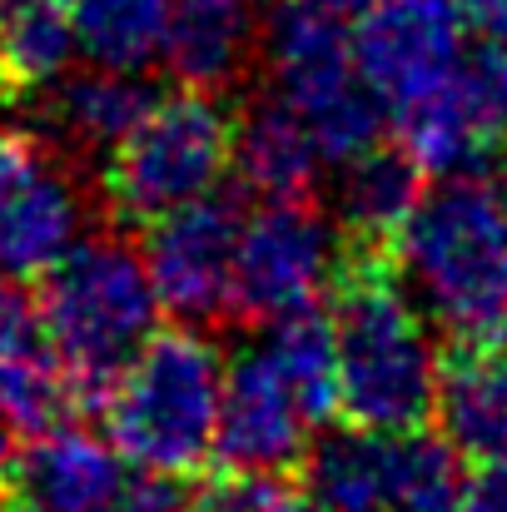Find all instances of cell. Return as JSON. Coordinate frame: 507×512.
<instances>
[{"label":"cell","instance_id":"obj_1","mask_svg":"<svg viewBox=\"0 0 507 512\" xmlns=\"http://www.w3.org/2000/svg\"><path fill=\"white\" fill-rule=\"evenodd\" d=\"M338 413L373 433H418L438 423L443 358L428 334L423 304L398 269V254L343 249L334 284Z\"/></svg>","mask_w":507,"mask_h":512},{"label":"cell","instance_id":"obj_2","mask_svg":"<svg viewBox=\"0 0 507 512\" xmlns=\"http://www.w3.org/2000/svg\"><path fill=\"white\" fill-rule=\"evenodd\" d=\"M398 269L448 343L507 339V160L438 174L398 239Z\"/></svg>","mask_w":507,"mask_h":512},{"label":"cell","instance_id":"obj_3","mask_svg":"<svg viewBox=\"0 0 507 512\" xmlns=\"http://www.w3.org/2000/svg\"><path fill=\"white\" fill-rule=\"evenodd\" d=\"M100 408L125 463L155 478H194L214 463L224 408V358L209 329H155Z\"/></svg>","mask_w":507,"mask_h":512},{"label":"cell","instance_id":"obj_4","mask_svg":"<svg viewBox=\"0 0 507 512\" xmlns=\"http://www.w3.org/2000/svg\"><path fill=\"white\" fill-rule=\"evenodd\" d=\"M40 309L85 403H105L125 363L160 329V294L145 249L115 234H90L65 249L40 284Z\"/></svg>","mask_w":507,"mask_h":512},{"label":"cell","instance_id":"obj_5","mask_svg":"<svg viewBox=\"0 0 507 512\" xmlns=\"http://www.w3.org/2000/svg\"><path fill=\"white\" fill-rule=\"evenodd\" d=\"M239 115L209 90H174L105 155V209L125 224H150L179 204H194L234 170Z\"/></svg>","mask_w":507,"mask_h":512},{"label":"cell","instance_id":"obj_6","mask_svg":"<svg viewBox=\"0 0 507 512\" xmlns=\"http://www.w3.org/2000/svg\"><path fill=\"white\" fill-rule=\"evenodd\" d=\"M264 65L269 90L314 130L329 165H348L383 140L388 105L368 85L343 15L289 0L264 25Z\"/></svg>","mask_w":507,"mask_h":512},{"label":"cell","instance_id":"obj_7","mask_svg":"<svg viewBox=\"0 0 507 512\" xmlns=\"http://www.w3.org/2000/svg\"><path fill=\"white\" fill-rule=\"evenodd\" d=\"M388 125L423 174L483 170L507 160V45H468L463 60L413 105L393 110Z\"/></svg>","mask_w":507,"mask_h":512},{"label":"cell","instance_id":"obj_8","mask_svg":"<svg viewBox=\"0 0 507 512\" xmlns=\"http://www.w3.org/2000/svg\"><path fill=\"white\" fill-rule=\"evenodd\" d=\"M343 264L338 224L314 199H274L244 219L234 264V319L264 329L294 309L319 304Z\"/></svg>","mask_w":507,"mask_h":512},{"label":"cell","instance_id":"obj_9","mask_svg":"<svg viewBox=\"0 0 507 512\" xmlns=\"http://www.w3.org/2000/svg\"><path fill=\"white\" fill-rule=\"evenodd\" d=\"M239 234H244L239 194H219V189L145 224L140 249L165 314L194 329H219L234 319Z\"/></svg>","mask_w":507,"mask_h":512},{"label":"cell","instance_id":"obj_10","mask_svg":"<svg viewBox=\"0 0 507 512\" xmlns=\"http://www.w3.org/2000/svg\"><path fill=\"white\" fill-rule=\"evenodd\" d=\"M75 155L25 130H0V274H45L85 229Z\"/></svg>","mask_w":507,"mask_h":512},{"label":"cell","instance_id":"obj_11","mask_svg":"<svg viewBox=\"0 0 507 512\" xmlns=\"http://www.w3.org/2000/svg\"><path fill=\"white\" fill-rule=\"evenodd\" d=\"M324 423L314 418L304 388L279 363L269 339L249 343L224 368V408H219V468L244 473H294L304 468Z\"/></svg>","mask_w":507,"mask_h":512},{"label":"cell","instance_id":"obj_12","mask_svg":"<svg viewBox=\"0 0 507 512\" xmlns=\"http://www.w3.org/2000/svg\"><path fill=\"white\" fill-rule=\"evenodd\" d=\"M468 25V0H373L358 15V65L368 85L383 95L388 120L463 60Z\"/></svg>","mask_w":507,"mask_h":512},{"label":"cell","instance_id":"obj_13","mask_svg":"<svg viewBox=\"0 0 507 512\" xmlns=\"http://www.w3.org/2000/svg\"><path fill=\"white\" fill-rule=\"evenodd\" d=\"M75 408H85V393L50 339L40 294H30L25 279L0 274V418L20 438H40L65 428Z\"/></svg>","mask_w":507,"mask_h":512},{"label":"cell","instance_id":"obj_14","mask_svg":"<svg viewBox=\"0 0 507 512\" xmlns=\"http://www.w3.org/2000/svg\"><path fill=\"white\" fill-rule=\"evenodd\" d=\"M125 453L75 423L30 438L5 483V512H120Z\"/></svg>","mask_w":507,"mask_h":512},{"label":"cell","instance_id":"obj_15","mask_svg":"<svg viewBox=\"0 0 507 512\" xmlns=\"http://www.w3.org/2000/svg\"><path fill=\"white\" fill-rule=\"evenodd\" d=\"M160 60L179 85L224 95L264 60V25L249 0H174Z\"/></svg>","mask_w":507,"mask_h":512},{"label":"cell","instance_id":"obj_16","mask_svg":"<svg viewBox=\"0 0 507 512\" xmlns=\"http://www.w3.org/2000/svg\"><path fill=\"white\" fill-rule=\"evenodd\" d=\"M334 224L353 254H398V239L423 204V165L403 145H373L338 165Z\"/></svg>","mask_w":507,"mask_h":512},{"label":"cell","instance_id":"obj_17","mask_svg":"<svg viewBox=\"0 0 507 512\" xmlns=\"http://www.w3.org/2000/svg\"><path fill=\"white\" fill-rule=\"evenodd\" d=\"M160 95L140 80V70H115V65H85L65 70L45 90V115L55 125L60 150L70 155H110L155 105Z\"/></svg>","mask_w":507,"mask_h":512},{"label":"cell","instance_id":"obj_18","mask_svg":"<svg viewBox=\"0 0 507 512\" xmlns=\"http://www.w3.org/2000/svg\"><path fill=\"white\" fill-rule=\"evenodd\" d=\"M324 150L314 130L269 90L239 115V140H234V179L239 194L274 204V199H314Z\"/></svg>","mask_w":507,"mask_h":512},{"label":"cell","instance_id":"obj_19","mask_svg":"<svg viewBox=\"0 0 507 512\" xmlns=\"http://www.w3.org/2000/svg\"><path fill=\"white\" fill-rule=\"evenodd\" d=\"M438 428L468 458H507V339L453 343L443 358Z\"/></svg>","mask_w":507,"mask_h":512},{"label":"cell","instance_id":"obj_20","mask_svg":"<svg viewBox=\"0 0 507 512\" xmlns=\"http://www.w3.org/2000/svg\"><path fill=\"white\" fill-rule=\"evenodd\" d=\"M304 493L319 512H393V433L324 428L304 458Z\"/></svg>","mask_w":507,"mask_h":512},{"label":"cell","instance_id":"obj_21","mask_svg":"<svg viewBox=\"0 0 507 512\" xmlns=\"http://www.w3.org/2000/svg\"><path fill=\"white\" fill-rule=\"evenodd\" d=\"M75 40L70 0H0V95H40L65 70Z\"/></svg>","mask_w":507,"mask_h":512},{"label":"cell","instance_id":"obj_22","mask_svg":"<svg viewBox=\"0 0 507 512\" xmlns=\"http://www.w3.org/2000/svg\"><path fill=\"white\" fill-rule=\"evenodd\" d=\"M174 0H70L80 55L115 70H145L165 50Z\"/></svg>","mask_w":507,"mask_h":512},{"label":"cell","instance_id":"obj_23","mask_svg":"<svg viewBox=\"0 0 507 512\" xmlns=\"http://www.w3.org/2000/svg\"><path fill=\"white\" fill-rule=\"evenodd\" d=\"M463 463L468 458L428 428L393 433V512H468Z\"/></svg>","mask_w":507,"mask_h":512},{"label":"cell","instance_id":"obj_24","mask_svg":"<svg viewBox=\"0 0 507 512\" xmlns=\"http://www.w3.org/2000/svg\"><path fill=\"white\" fill-rule=\"evenodd\" d=\"M199 512H319L289 473H244V468H219L199 498Z\"/></svg>","mask_w":507,"mask_h":512},{"label":"cell","instance_id":"obj_25","mask_svg":"<svg viewBox=\"0 0 507 512\" xmlns=\"http://www.w3.org/2000/svg\"><path fill=\"white\" fill-rule=\"evenodd\" d=\"M120 512H199L194 498H184L179 478H145V483H130V498L120 503Z\"/></svg>","mask_w":507,"mask_h":512},{"label":"cell","instance_id":"obj_26","mask_svg":"<svg viewBox=\"0 0 507 512\" xmlns=\"http://www.w3.org/2000/svg\"><path fill=\"white\" fill-rule=\"evenodd\" d=\"M468 512H507V458H483L468 468Z\"/></svg>","mask_w":507,"mask_h":512},{"label":"cell","instance_id":"obj_27","mask_svg":"<svg viewBox=\"0 0 507 512\" xmlns=\"http://www.w3.org/2000/svg\"><path fill=\"white\" fill-rule=\"evenodd\" d=\"M468 15H473V25L488 40H503L507 45V0H468Z\"/></svg>","mask_w":507,"mask_h":512},{"label":"cell","instance_id":"obj_28","mask_svg":"<svg viewBox=\"0 0 507 512\" xmlns=\"http://www.w3.org/2000/svg\"><path fill=\"white\" fill-rule=\"evenodd\" d=\"M299 5H314V10H329V15H343V20H353V15H363L373 0H299Z\"/></svg>","mask_w":507,"mask_h":512}]
</instances>
